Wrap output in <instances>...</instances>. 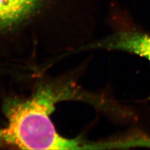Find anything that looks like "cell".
I'll list each match as a JSON object with an SVG mask.
<instances>
[{"label": "cell", "instance_id": "1", "mask_svg": "<svg viewBox=\"0 0 150 150\" xmlns=\"http://www.w3.org/2000/svg\"><path fill=\"white\" fill-rule=\"evenodd\" d=\"M68 85L40 88L25 101H13L6 106L8 124L0 129V143L25 149H95L100 144L68 139L56 131L51 120L56 103L72 98Z\"/></svg>", "mask_w": 150, "mask_h": 150}, {"label": "cell", "instance_id": "2", "mask_svg": "<svg viewBox=\"0 0 150 150\" xmlns=\"http://www.w3.org/2000/svg\"><path fill=\"white\" fill-rule=\"evenodd\" d=\"M90 48L124 51L150 61V35L137 31H119L91 45Z\"/></svg>", "mask_w": 150, "mask_h": 150}, {"label": "cell", "instance_id": "3", "mask_svg": "<svg viewBox=\"0 0 150 150\" xmlns=\"http://www.w3.org/2000/svg\"><path fill=\"white\" fill-rule=\"evenodd\" d=\"M45 0H0V28L15 25L31 15Z\"/></svg>", "mask_w": 150, "mask_h": 150}]
</instances>
